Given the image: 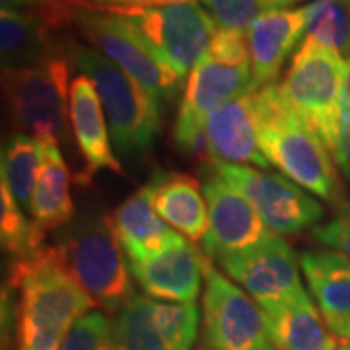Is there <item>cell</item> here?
I'll list each match as a JSON object with an SVG mask.
<instances>
[{
  "instance_id": "6da1fadb",
  "label": "cell",
  "mask_w": 350,
  "mask_h": 350,
  "mask_svg": "<svg viewBox=\"0 0 350 350\" xmlns=\"http://www.w3.org/2000/svg\"><path fill=\"white\" fill-rule=\"evenodd\" d=\"M6 280L20 292L18 350H61L70 327L98 306L70 275L57 245L10 262Z\"/></svg>"
},
{
  "instance_id": "7a4b0ae2",
  "label": "cell",
  "mask_w": 350,
  "mask_h": 350,
  "mask_svg": "<svg viewBox=\"0 0 350 350\" xmlns=\"http://www.w3.org/2000/svg\"><path fill=\"white\" fill-rule=\"evenodd\" d=\"M253 96L259 117V148L269 163L338 208L345 195L325 142L294 113L276 82L255 90Z\"/></svg>"
},
{
  "instance_id": "3957f363",
  "label": "cell",
  "mask_w": 350,
  "mask_h": 350,
  "mask_svg": "<svg viewBox=\"0 0 350 350\" xmlns=\"http://www.w3.org/2000/svg\"><path fill=\"white\" fill-rule=\"evenodd\" d=\"M66 55L94 82L117 156L131 162L150 152L162 129V103L94 47L72 43Z\"/></svg>"
},
{
  "instance_id": "277c9868",
  "label": "cell",
  "mask_w": 350,
  "mask_h": 350,
  "mask_svg": "<svg viewBox=\"0 0 350 350\" xmlns=\"http://www.w3.org/2000/svg\"><path fill=\"white\" fill-rule=\"evenodd\" d=\"M57 250L76 282L103 310L119 312L135 296L111 216L90 211L75 216L59 232Z\"/></svg>"
},
{
  "instance_id": "5b68a950",
  "label": "cell",
  "mask_w": 350,
  "mask_h": 350,
  "mask_svg": "<svg viewBox=\"0 0 350 350\" xmlns=\"http://www.w3.org/2000/svg\"><path fill=\"white\" fill-rule=\"evenodd\" d=\"M68 55L55 53L49 61L22 70H2V86L12 125L39 142L66 144L70 121Z\"/></svg>"
},
{
  "instance_id": "8992f818",
  "label": "cell",
  "mask_w": 350,
  "mask_h": 350,
  "mask_svg": "<svg viewBox=\"0 0 350 350\" xmlns=\"http://www.w3.org/2000/svg\"><path fill=\"white\" fill-rule=\"evenodd\" d=\"M347 72V59L304 38L284 80L278 84L288 105L331 152L337 148Z\"/></svg>"
},
{
  "instance_id": "52a82bcc",
  "label": "cell",
  "mask_w": 350,
  "mask_h": 350,
  "mask_svg": "<svg viewBox=\"0 0 350 350\" xmlns=\"http://www.w3.org/2000/svg\"><path fill=\"white\" fill-rule=\"evenodd\" d=\"M154 55L167 64L181 80L197 66L213 41L218 25L206 6L197 0L115 10Z\"/></svg>"
},
{
  "instance_id": "ba28073f",
  "label": "cell",
  "mask_w": 350,
  "mask_h": 350,
  "mask_svg": "<svg viewBox=\"0 0 350 350\" xmlns=\"http://www.w3.org/2000/svg\"><path fill=\"white\" fill-rule=\"evenodd\" d=\"M75 24L94 49L117 64L152 98L160 103L177 98L183 80L154 55V51L123 22L121 16L76 6Z\"/></svg>"
},
{
  "instance_id": "9c48e42d",
  "label": "cell",
  "mask_w": 350,
  "mask_h": 350,
  "mask_svg": "<svg viewBox=\"0 0 350 350\" xmlns=\"http://www.w3.org/2000/svg\"><path fill=\"white\" fill-rule=\"evenodd\" d=\"M218 174L243 193L267 228L278 236H294L323 220L325 208L306 189L286 175L262 172L251 165L208 160Z\"/></svg>"
},
{
  "instance_id": "30bf717a",
  "label": "cell",
  "mask_w": 350,
  "mask_h": 350,
  "mask_svg": "<svg viewBox=\"0 0 350 350\" xmlns=\"http://www.w3.org/2000/svg\"><path fill=\"white\" fill-rule=\"evenodd\" d=\"M251 63H232L208 51L187 76L174 126L175 144L189 154H206L204 125L208 115L228 100L251 90Z\"/></svg>"
},
{
  "instance_id": "8fae6325",
  "label": "cell",
  "mask_w": 350,
  "mask_h": 350,
  "mask_svg": "<svg viewBox=\"0 0 350 350\" xmlns=\"http://www.w3.org/2000/svg\"><path fill=\"white\" fill-rule=\"evenodd\" d=\"M202 317L206 350H271L257 301L211 262L204 269Z\"/></svg>"
},
{
  "instance_id": "7c38bea8",
  "label": "cell",
  "mask_w": 350,
  "mask_h": 350,
  "mask_svg": "<svg viewBox=\"0 0 350 350\" xmlns=\"http://www.w3.org/2000/svg\"><path fill=\"white\" fill-rule=\"evenodd\" d=\"M200 177L208 206V232L202 247L211 259L224 261L226 257L257 247L273 236L250 199L228 183L211 162L200 167Z\"/></svg>"
},
{
  "instance_id": "4fadbf2b",
  "label": "cell",
  "mask_w": 350,
  "mask_h": 350,
  "mask_svg": "<svg viewBox=\"0 0 350 350\" xmlns=\"http://www.w3.org/2000/svg\"><path fill=\"white\" fill-rule=\"evenodd\" d=\"M228 276L243 288L262 312H275L306 294L301 286L300 259L278 234L257 247L220 261Z\"/></svg>"
},
{
  "instance_id": "5bb4252c",
  "label": "cell",
  "mask_w": 350,
  "mask_h": 350,
  "mask_svg": "<svg viewBox=\"0 0 350 350\" xmlns=\"http://www.w3.org/2000/svg\"><path fill=\"white\" fill-rule=\"evenodd\" d=\"M206 265V257L193 241L177 232L162 251L144 261L129 262V269L150 298L193 304L199 296Z\"/></svg>"
},
{
  "instance_id": "9a60e30c",
  "label": "cell",
  "mask_w": 350,
  "mask_h": 350,
  "mask_svg": "<svg viewBox=\"0 0 350 350\" xmlns=\"http://www.w3.org/2000/svg\"><path fill=\"white\" fill-rule=\"evenodd\" d=\"M204 148L211 160L267 170L271 163L259 148V117L253 92L218 105L204 125Z\"/></svg>"
},
{
  "instance_id": "2e32d148",
  "label": "cell",
  "mask_w": 350,
  "mask_h": 350,
  "mask_svg": "<svg viewBox=\"0 0 350 350\" xmlns=\"http://www.w3.org/2000/svg\"><path fill=\"white\" fill-rule=\"evenodd\" d=\"M308 31V8H282L259 14L245 29L250 47L251 90H259L280 72L288 55Z\"/></svg>"
},
{
  "instance_id": "e0dca14e",
  "label": "cell",
  "mask_w": 350,
  "mask_h": 350,
  "mask_svg": "<svg viewBox=\"0 0 350 350\" xmlns=\"http://www.w3.org/2000/svg\"><path fill=\"white\" fill-rule=\"evenodd\" d=\"M70 126L86 162V167L78 175L80 183H90L100 170L123 174L121 162L113 152L111 133L100 96L86 75L75 76L70 84Z\"/></svg>"
},
{
  "instance_id": "ac0fdd59",
  "label": "cell",
  "mask_w": 350,
  "mask_h": 350,
  "mask_svg": "<svg viewBox=\"0 0 350 350\" xmlns=\"http://www.w3.org/2000/svg\"><path fill=\"white\" fill-rule=\"evenodd\" d=\"M158 214L189 241H202L208 232V206L202 185L187 174H156L146 183Z\"/></svg>"
},
{
  "instance_id": "d6986e66",
  "label": "cell",
  "mask_w": 350,
  "mask_h": 350,
  "mask_svg": "<svg viewBox=\"0 0 350 350\" xmlns=\"http://www.w3.org/2000/svg\"><path fill=\"white\" fill-rule=\"evenodd\" d=\"M113 226L126 261H144L162 251L177 234L158 214L150 189L144 185L113 213Z\"/></svg>"
},
{
  "instance_id": "ffe728a7",
  "label": "cell",
  "mask_w": 350,
  "mask_h": 350,
  "mask_svg": "<svg viewBox=\"0 0 350 350\" xmlns=\"http://www.w3.org/2000/svg\"><path fill=\"white\" fill-rule=\"evenodd\" d=\"M262 317L276 350L338 349L335 333L323 323L308 292L275 312H262Z\"/></svg>"
},
{
  "instance_id": "44dd1931",
  "label": "cell",
  "mask_w": 350,
  "mask_h": 350,
  "mask_svg": "<svg viewBox=\"0 0 350 350\" xmlns=\"http://www.w3.org/2000/svg\"><path fill=\"white\" fill-rule=\"evenodd\" d=\"M300 267L325 321L350 315V259L333 250L301 251Z\"/></svg>"
},
{
  "instance_id": "7402d4cb",
  "label": "cell",
  "mask_w": 350,
  "mask_h": 350,
  "mask_svg": "<svg viewBox=\"0 0 350 350\" xmlns=\"http://www.w3.org/2000/svg\"><path fill=\"white\" fill-rule=\"evenodd\" d=\"M31 220L47 230L64 228L75 218V202L70 195V174L59 144L43 142V165L31 199Z\"/></svg>"
},
{
  "instance_id": "603a6c76",
  "label": "cell",
  "mask_w": 350,
  "mask_h": 350,
  "mask_svg": "<svg viewBox=\"0 0 350 350\" xmlns=\"http://www.w3.org/2000/svg\"><path fill=\"white\" fill-rule=\"evenodd\" d=\"M0 53L2 70H22L49 61L57 47L51 39V29L38 16L2 8Z\"/></svg>"
},
{
  "instance_id": "cb8c5ba5",
  "label": "cell",
  "mask_w": 350,
  "mask_h": 350,
  "mask_svg": "<svg viewBox=\"0 0 350 350\" xmlns=\"http://www.w3.org/2000/svg\"><path fill=\"white\" fill-rule=\"evenodd\" d=\"M43 165V142L25 133H16L2 148V177L22 208H31L39 170Z\"/></svg>"
},
{
  "instance_id": "d4e9b609",
  "label": "cell",
  "mask_w": 350,
  "mask_h": 350,
  "mask_svg": "<svg viewBox=\"0 0 350 350\" xmlns=\"http://www.w3.org/2000/svg\"><path fill=\"white\" fill-rule=\"evenodd\" d=\"M154 304L156 300L150 296L135 294L119 312H115L111 325L117 350H165L154 317Z\"/></svg>"
},
{
  "instance_id": "484cf974",
  "label": "cell",
  "mask_w": 350,
  "mask_h": 350,
  "mask_svg": "<svg viewBox=\"0 0 350 350\" xmlns=\"http://www.w3.org/2000/svg\"><path fill=\"white\" fill-rule=\"evenodd\" d=\"M45 230L25 218L22 204L16 200L8 183L0 179V241L12 261L33 255L45 243Z\"/></svg>"
},
{
  "instance_id": "4316f807",
  "label": "cell",
  "mask_w": 350,
  "mask_h": 350,
  "mask_svg": "<svg viewBox=\"0 0 350 350\" xmlns=\"http://www.w3.org/2000/svg\"><path fill=\"white\" fill-rule=\"evenodd\" d=\"M306 8V39L350 61V0H313Z\"/></svg>"
},
{
  "instance_id": "83f0119b",
  "label": "cell",
  "mask_w": 350,
  "mask_h": 350,
  "mask_svg": "<svg viewBox=\"0 0 350 350\" xmlns=\"http://www.w3.org/2000/svg\"><path fill=\"white\" fill-rule=\"evenodd\" d=\"M154 317L165 342V350H193L199 333V308L195 301L179 304L156 300Z\"/></svg>"
},
{
  "instance_id": "f1b7e54d",
  "label": "cell",
  "mask_w": 350,
  "mask_h": 350,
  "mask_svg": "<svg viewBox=\"0 0 350 350\" xmlns=\"http://www.w3.org/2000/svg\"><path fill=\"white\" fill-rule=\"evenodd\" d=\"M61 350H117L113 325L100 312H88L70 327Z\"/></svg>"
},
{
  "instance_id": "f546056e",
  "label": "cell",
  "mask_w": 350,
  "mask_h": 350,
  "mask_svg": "<svg viewBox=\"0 0 350 350\" xmlns=\"http://www.w3.org/2000/svg\"><path fill=\"white\" fill-rule=\"evenodd\" d=\"M218 27L245 31L267 10V0H202Z\"/></svg>"
},
{
  "instance_id": "4dcf8cb0",
  "label": "cell",
  "mask_w": 350,
  "mask_h": 350,
  "mask_svg": "<svg viewBox=\"0 0 350 350\" xmlns=\"http://www.w3.org/2000/svg\"><path fill=\"white\" fill-rule=\"evenodd\" d=\"M0 2L2 8L22 10L38 16L51 31L75 22L76 6L72 4V0H0Z\"/></svg>"
},
{
  "instance_id": "1f68e13d",
  "label": "cell",
  "mask_w": 350,
  "mask_h": 350,
  "mask_svg": "<svg viewBox=\"0 0 350 350\" xmlns=\"http://www.w3.org/2000/svg\"><path fill=\"white\" fill-rule=\"evenodd\" d=\"M312 236L321 245L338 251L350 259V202H342L329 222L315 226Z\"/></svg>"
},
{
  "instance_id": "d6a6232c",
  "label": "cell",
  "mask_w": 350,
  "mask_h": 350,
  "mask_svg": "<svg viewBox=\"0 0 350 350\" xmlns=\"http://www.w3.org/2000/svg\"><path fill=\"white\" fill-rule=\"evenodd\" d=\"M335 160H337L340 174L350 181V61L345 92H342V107H340V125H338V140L335 148Z\"/></svg>"
},
{
  "instance_id": "836d02e7",
  "label": "cell",
  "mask_w": 350,
  "mask_h": 350,
  "mask_svg": "<svg viewBox=\"0 0 350 350\" xmlns=\"http://www.w3.org/2000/svg\"><path fill=\"white\" fill-rule=\"evenodd\" d=\"M177 2H189V0H72V4L78 8H92L103 12H115L126 8H152V6L177 4Z\"/></svg>"
},
{
  "instance_id": "e575fe53",
  "label": "cell",
  "mask_w": 350,
  "mask_h": 350,
  "mask_svg": "<svg viewBox=\"0 0 350 350\" xmlns=\"http://www.w3.org/2000/svg\"><path fill=\"white\" fill-rule=\"evenodd\" d=\"M327 325L331 327V331H333L335 335L350 340V315L338 317V319H335V321H329Z\"/></svg>"
},
{
  "instance_id": "d590c367",
  "label": "cell",
  "mask_w": 350,
  "mask_h": 350,
  "mask_svg": "<svg viewBox=\"0 0 350 350\" xmlns=\"http://www.w3.org/2000/svg\"><path fill=\"white\" fill-rule=\"evenodd\" d=\"M296 2H301V0H267V10H282V8H290L294 6ZM265 10V12H267Z\"/></svg>"
},
{
  "instance_id": "8d00e7d4",
  "label": "cell",
  "mask_w": 350,
  "mask_h": 350,
  "mask_svg": "<svg viewBox=\"0 0 350 350\" xmlns=\"http://www.w3.org/2000/svg\"><path fill=\"white\" fill-rule=\"evenodd\" d=\"M337 350H350V340H347V342H342L340 347H338Z\"/></svg>"
},
{
  "instance_id": "74e56055",
  "label": "cell",
  "mask_w": 350,
  "mask_h": 350,
  "mask_svg": "<svg viewBox=\"0 0 350 350\" xmlns=\"http://www.w3.org/2000/svg\"><path fill=\"white\" fill-rule=\"evenodd\" d=\"M271 350H276V349H271Z\"/></svg>"
}]
</instances>
